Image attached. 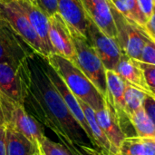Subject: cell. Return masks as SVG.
Masks as SVG:
<instances>
[{"label": "cell", "instance_id": "7c38bea8", "mask_svg": "<svg viewBox=\"0 0 155 155\" xmlns=\"http://www.w3.org/2000/svg\"><path fill=\"white\" fill-rule=\"evenodd\" d=\"M87 18L104 34L116 40L117 30L109 0H80Z\"/></svg>", "mask_w": 155, "mask_h": 155}, {"label": "cell", "instance_id": "d4e9b609", "mask_svg": "<svg viewBox=\"0 0 155 155\" xmlns=\"http://www.w3.org/2000/svg\"><path fill=\"white\" fill-rule=\"evenodd\" d=\"M138 65L140 66L141 70L143 71L144 79L150 89L154 93L155 88V64H145L137 60Z\"/></svg>", "mask_w": 155, "mask_h": 155}, {"label": "cell", "instance_id": "ffe728a7", "mask_svg": "<svg viewBox=\"0 0 155 155\" xmlns=\"http://www.w3.org/2000/svg\"><path fill=\"white\" fill-rule=\"evenodd\" d=\"M118 155H155V139L128 136L123 141Z\"/></svg>", "mask_w": 155, "mask_h": 155}, {"label": "cell", "instance_id": "1f68e13d", "mask_svg": "<svg viewBox=\"0 0 155 155\" xmlns=\"http://www.w3.org/2000/svg\"><path fill=\"white\" fill-rule=\"evenodd\" d=\"M34 155H42V154H41V153H40V152H39V150H38V152H36V153H35Z\"/></svg>", "mask_w": 155, "mask_h": 155}, {"label": "cell", "instance_id": "4316f807", "mask_svg": "<svg viewBox=\"0 0 155 155\" xmlns=\"http://www.w3.org/2000/svg\"><path fill=\"white\" fill-rule=\"evenodd\" d=\"M35 4L47 16L58 13L56 0H35Z\"/></svg>", "mask_w": 155, "mask_h": 155}, {"label": "cell", "instance_id": "f1b7e54d", "mask_svg": "<svg viewBox=\"0 0 155 155\" xmlns=\"http://www.w3.org/2000/svg\"><path fill=\"white\" fill-rule=\"evenodd\" d=\"M155 97L153 96H149L146 95L144 102H143V109L145 112V114L154 122L155 120Z\"/></svg>", "mask_w": 155, "mask_h": 155}, {"label": "cell", "instance_id": "cb8c5ba5", "mask_svg": "<svg viewBox=\"0 0 155 155\" xmlns=\"http://www.w3.org/2000/svg\"><path fill=\"white\" fill-rule=\"evenodd\" d=\"M39 152L42 155H74L63 143H55L45 135L39 143Z\"/></svg>", "mask_w": 155, "mask_h": 155}, {"label": "cell", "instance_id": "ba28073f", "mask_svg": "<svg viewBox=\"0 0 155 155\" xmlns=\"http://www.w3.org/2000/svg\"><path fill=\"white\" fill-rule=\"evenodd\" d=\"M87 41L101 59L105 70L114 71L123 54L117 41L104 34L90 20L87 28Z\"/></svg>", "mask_w": 155, "mask_h": 155}, {"label": "cell", "instance_id": "8fae6325", "mask_svg": "<svg viewBox=\"0 0 155 155\" xmlns=\"http://www.w3.org/2000/svg\"><path fill=\"white\" fill-rule=\"evenodd\" d=\"M95 117L110 143L111 154L118 155L120 146L127 136L122 128L117 114L106 98H104V107L95 112Z\"/></svg>", "mask_w": 155, "mask_h": 155}, {"label": "cell", "instance_id": "484cf974", "mask_svg": "<svg viewBox=\"0 0 155 155\" xmlns=\"http://www.w3.org/2000/svg\"><path fill=\"white\" fill-rule=\"evenodd\" d=\"M139 61L145 64H155V42L148 40L144 44Z\"/></svg>", "mask_w": 155, "mask_h": 155}, {"label": "cell", "instance_id": "836d02e7", "mask_svg": "<svg viewBox=\"0 0 155 155\" xmlns=\"http://www.w3.org/2000/svg\"><path fill=\"white\" fill-rule=\"evenodd\" d=\"M2 123V119H1V116H0V124Z\"/></svg>", "mask_w": 155, "mask_h": 155}, {"label": "cell", "instance_id": "e0dca14e", "mask_svg": "<svg viewBox=\"0 0 155 155\" xmlns=\"http://www.w3.org/2000/svg\"><path fill=\"white\" fill-rule=\"evenodd\" d=\"M114 71L126 83V84L145 93L149 96L155 97V94L145 82L143 71L138 65L137 60L132 59L123 53Z\"/></svg>", "mask_w": 155, "mask_h": 155}, {"label": "cell", "instance_id": "d590c367", "mask_svg": "<svg viewBox=\"0 0 155 155\" xmlns=\"http://www.w3.org/2000/svg\"><path fill=\"white\" fill-rule=\"evenodd\" d=\"M32 1H34V2H35V0H32Z\"/></svg>", "mask_w": 155, "mask_h": 155}, {"label": "cell", "instance_id": "52a82bcc", "mask_svg": "<svg viewBox=\"0 0 155 155\" xmlns=\"http://www.w3.org/2000/svg\"><path fill=\"white\" fill-rule=\"evenodd\" d=\"M34 50L7 24L0 19V63L20 65Z\"/></svg>", "mask_w": 155, "mask_h": 155}, {"label": "cell", "instance_id": "d6986e66", "mask_svg": "<svg viewBox=\"0 0 155 155\" xmlns=\"http://www.w3.org/2000/svg\"><path fill=\"white\" fill-rule=\"evenodd\" d=\"M5 127V155H34L39 148L22 134Z\"/></svg>", "mask_w": 155, "mask_h": 155}, {"label": "cell", "instance_id": "4fadbf2b", "mask_svg": "<svg viewBox=\"0 0 155 155\" xmlns=\"http://www.w3.org/2000/svg\"><path fill=\"white\" fill-rule=\"evenodd\" d=\"M0 94L24 105L25 90L20 65L0 63Z\"/></svg>", "mask_w": 155, "mask_h": 155}, {"label": "cell", "instance_id": "4dcf8cb0", "mask_svg": "<svg viewBox=\"0 0 155 155\" xmlns=\"http://www.w3.org/2000/svg\"><path fill=\"white\" fill-rule=\"evenodd\" d=\"M0 155H5V127L0 124Z\"/></svg>", "mask_w": 155, "mask_h": 155}, {"label": "cell", "instance_id": "d6a6232c", "mask_svg": "<svg viewBox=\"0 0 155 155\" xmlns=\"http://www.w3.org/2000/svg\"><path fill=\"white\" fill-rule=\"evenodd\" d=\"M3 1H14V0H3Z\"/></svg>", "mask_w": 155, "mask_h": 155}, {"label": "cell", "instance_id": "83f0119b", "mask_svg": "<svg viewBox=\"0 0 155 155\" xmlns=\"http://www.w3.org/2000/svg\"><path fill=\"white\" fill-rule=\"evenodd\" d=\"M154 22H155V14L152 15L146 21V23L143 25V26L141 28L143 32L146 35V36L155 42V30H154Z\"/></svg>", "mask_w": 155, "mask_h": 155}, {"label": "cell", "instance_id": "277c9868", "mask_svg": "<svg viewBox=\"0 0 155 155\" xmlns=\"http://www.w3.org/2000/svg\"><path fill=\"white\" fill-rule=\"evenodd\" d=\"M74 46V59L73 63L83 72V74L93 83L99 93L106 95L105 68L87 39L73 35Z\"/></svg>", "mask_w": 155, "mask_h": 155}, {"label": "cell", "instance_id": "7402d4cb", "mask_svg": "<svg viewBox=\"0 0 155 155\" xmlns=\"http://www.w3.org/2000/svg\"><path fill=\"white\" fill-rule=\"evenodd\" d=\"M127 118L134 127L136 136L155 139L154 122L145 114L143 108L130 114Z\"/></svg>", "mask_w": 155, "mask_h": 155}, {"label": "cell", "instance_id": "f546056e", "mask_svg": "<svg viewBox=\"0 0 155 155\" xmlns=\"http://www.w3.org/2000/svg\"><path fill=\"white\" fill-rule=\"evenodd\" d=\"M143 15L149 18L154 14V0H136Z\"/></svg>", "mask_w": 155, "mask_h": 155}, {"label": "cell", "instance_id": "e575fe53", "mask_svg": "<svg viewBox=\"0 0 155 155\" xmlns=\"http://www.w3.org/2000/svg\"><path fill=\"white\" fill-rule=\"evenodd\" d=\"M110 1H116V0H110Z\"/></svg>", "mask_w": 155, "mask_h": 155}, {"label": "cell", "instance_id": "5b68a950", "mask_svg": "<svg viewBox=\"0 0 155 155\" xmlns=\"http://www.w3.org/2000/svg\"><path fill=\"white\" fill-rule=\"evenodd\" d=\"M0 19H3L9 24L35 53L45 58L48 56L42 41L34 31L26 16L14 1L0 0Z\"/></svg>", "mask_w": 155, "mask_h": 155}, {"label": "cell", "instance_id": "6da1fadb", "mask_svg": "<svg viewBox=\"0 0 155 155\" xmlns=\"http://www.w3.org/2000/svg\"><path fill=\"white\" fill-rule=\"evenodd\" d=\"M24 84V106L41 124L49 128L74 154L75 147H93L48 77L42 56L33 53L20 64Z\"/></svg>", "mask_w": 155, "mask_h": 155}, {"label": "cell", "instance_id": "9c48e42d", "mask_svg": "<svg viewBox=\"0 0 155 155\" xmlns=\"http://www.w3.org/2000/svg\"><path fill=\"white\" fill-rule=\"evenodd\" d=\"M42 62H43V65L44 68L48 75V77L50 78L51 82L54 84V85L55 86V88L57 89V91L59 92L60 95L62 96L65 105L67 106V108L69 109L70 113L72 114V115L74 116V118L76 120V122L80 124V126L83 128V130L84 131L86 136L88 137V139L90 140L94 149H95L94 146V143L92 137V134L91 131L87 125L84 112L81 108V105L78 102V99L74 95V94L68 89V87L65 85V84L64 83V81L62 80V78L58 75V74L55 72V70L51 66V64L47 62L46 58L42 56Z\"/></svg>", "mask_w": 155, "mask_h": 155}, {"label": "cell", "instance_id": "8992f818", "mask_svg": "<svg viewBox=\"0 0 155 155\" xmlns=\"http://www.w3.org/2000/svg\"><path fill=\"white\" fill-rule=\"evenodd\" d=\"M111 8L117 30L116 41L122 52L128 57L139 61L142 49L150 39L139 26L128 22L112 4Z\"/></svg>", "mask_w": 155, "mask_h": 155}, {"label": "cell", "instance_id": "ac0fdd59", "mask_svg": "<svg viewBox=\"0 0 155 155\" xmlns=\"http://www.w3.org/2000/svg\"><path fill=\"white\" fill-rule=\"evenodd\" d=\"M78 102L81 105V108L84 112L87 125L91 131L92 137L94 143L95 149L98 150L103 155H112L111 154V146L110 143L102 131L101 127L99 126L96 117H95V111H94L89 105L82 102L78 99Z\"/></svg>", "mask_w": 155, "mask_h": 155}, {"label": "cell", "instance_id": "3957f363", "mask_svg": "<svg viewBox=\"0 0 155 155\" xmlns=\"http://www.w3.org/2000/svg\"><path fill=\"white\" fill-rule=\"evenodd\" d=\"M0 116L5 126L22 134L39 148V143L45 136L44 127L23 104L0 94Z\"/></svg>", "mask_w": 155, "mask_h": 155}, {"label": "cell", "instance_id": "9a60e30c", "mask_svg": "<svg viewBox=\"0 0 155 155\" xmlns=\"http://www.w3.org/2000/svg\"><path fill=\"white\" fill-rule=\"evenodd\" d=\"M28 19L34 31L42 41L48 55L54 54L49 41V19L48 16L32 0H14Z\"/></svg>", "mask_w": 155, "mask_h": 155}, {"label": "cell", "instance_id": "30bf717a", "mask_svg": "<svg viewBox=\"0 0 155 155\" xmlns=\"http://www.w3.org/2000/svg\"><path fill=\"white\" fill-rule=\"evenodd\" d=\"M49 19V41L54 54H59L71 62L74 59V46L73 42V35L59 15V13L48 16Z\"/></svg>", "mask_w": 155, "mask_h": 155}, {"label": "cell", "instance_id": "603a6c76", "mask_svg": "<svg viewBox=\"0 0 155 155\" xmlns=\"http://www.w3.org/2000/svg\"><path fill=\"white\" fill-rule=\"evenodd\" d=\"M146 94L126 84L124 90V105H125V114L128 117L130 114L143 108Z\"/></svg>", "mask_w": 155, "mask_h": 155}, {"label": "cell", "instance_id": "44dd1931", "mask_svg": "<svg viewBox=\"0 0 155 155\" xmlns=\"http://www.w3.org/2000/svg\"><path fill=\"white\" fill-rule=\"evenodd\" d=\"M110 2L128 22L136 25L140 28L146 23L148 18L142 12L136 0H116Z\"/></svg>", "mask_w": 155, "mask_h": 155}, {"label": "cell", "instance_id": "5bb4252c", "mask_svg": "<svg viewBox=\"0 0 155 155\" xmlns=\"http://www.w3.org/2000/svg\"><path fill=\"white\" fill-rule=\"evenodd\" d=\"M58 13L68 25L73 35L87 39L89 19L80 0H56Z\"/></svg>", "mask_w": 155, "mask_h": 155}, {"label": "cell", "instance_id": "2e32d148", "mask_svg": "<svg viewBox=\"0 0 155 155\" xmlns=\"http://www.w3.org/2000/svg\"><path fill=\"white\" fill-rule=\"evenodd\" d=\"M106 77V95L104 98L108 100L117 114L121 123L122 128L124 124L129 122L125 114L124 105V90L126 83L120 77V75L113 70L105 71ZM124 130V129H123ZM125 134V133H124Z\"/></svg>", "mask_w": 155, "mask_h": 155}, {"label": "cell", "instance_id": "7a4b0ae2", "mask_svg": "<svg viewBox=\"0 0 155 155\" xmlns=\"http://www.w3.org/2000/svg\"><path fill=\"white\" fill-rule=\"evenodd\" d=\"M46 60L77 99L95 112L104 107V97L73 62L56 54L48 55Z\"/></svg>", "mask_w": 155, "mask_h": 155}]
</instances>
